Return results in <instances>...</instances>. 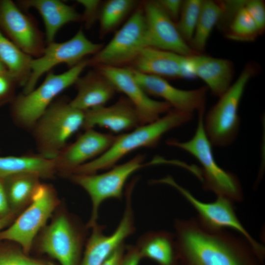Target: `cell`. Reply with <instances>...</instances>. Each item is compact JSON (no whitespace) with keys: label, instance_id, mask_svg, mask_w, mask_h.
I'll list each match as a JSON object with an SVG mask.
<instances>
[{"label":"cell","instance_id":"1","mask_svg":"<svg viewBox=\"0 0 265 265\" xmlns=\"http://www.w3.org/2000/svg\"><path fill=\"white\" fill-rule=\"evenodd\" d=\"M174 234L181 265H261L250 242L225 229H206L197 219H177Z\"/></svg>","mask_w":265,"mask_h":265},{"label":"cell","instance_id":"2","mask_svg":"<svg viewBox=\"0 0 265 265\" xmlns=\"http://www.w3.org/2000/svg\"><path fill=\"white\" fill-rule=\"evenodd\" d=\"M193 113L171 108L156 121L116 135L110 147L96 159L74 170L70 174H87L107 170L128 154L141 148L156 147L168 132L189 122Z\"/></svg>","mask_w":265,"mask_h":265},{"label":"cell","instance_id":"3","mask_svg":"<svg viewBox=\"0 0 265 265\" xmlns=\"http://www.w3.org/2000/svg\"><path fill=\"white\" fill-rule=\"evenodd\" d=\"M204 115L205 111L198 113L196 129L191 139L186 141L168 140L167 144L188 153L200 163L202 168L198 177L205 190L212 191L217 196L227 198L233 202L240 201L243 198V192L238 178L220 167L214 159L212 145L204 129Z\"/></svg>","mask_w":265,"mask_h":265},{"label":"cell","instance_id":"4","mask_svg":"<svg viewBox=\"0 0 265 265\" xmlns=\"http://www.w3.org/2000/svg\"><path fill=\"white\" fill-rule=\"evenodd\" d=\"M84 59L67 71L59 74L48 72L42 83L30 92L16 96L10 103V114L19 127L31 131L35 124L61 92L74 85L84 68Z\"/></svg>","mask_w":265,"mask_h":265},{"label":"cell","instance_id":"5","mask_svg":"<svg viewBox=\"0 0 265 265\" xmlns=\"http://www.w3.org/2000/svg\"><path fill=\"white\" fill-rule=\"evenodd\" d=\"M84 112L73 107L65 98L54 101L31 130L38 154L53 159L68 139L82 128Z\"/></svg>","mask_w":265,"mask_h":265},{"label":"cell","instance_id":"6","mask_svg":"<svg viewBox=\"0 0 265 265\" xmlns=\"http://www.w3.org/2000/svg\"><path fill=\"white\" fill-rule=\"evenodd\" d=\"M257 70L254 64L246 65L237 80L204 115V129L212 145L225 147L235 140L239 127V103L248 82Z\"/></svg>","mask_w":265,"mask_h":265},{"label":"cell","instance_id":"7","mask_svg":"<svg viewBox=\"0 0 265 265\" xmlns=\"http://www.w3.org/2000/svg\"><path fill=\"white\" fill-rule=\"evenodd\" d=\"M148 47L147 29L140 2L108 43L88 59V66L129 67Z\"/></svg>","mask_w":265,"mask_h":265},{"label":"cell","instance_id":"8","mask_svg":"<svg viewBox=\"0 0 265 265\" xmlns=\"http://www.w3.org/2000/svg\"><path fill=\"white\" fill-rule=\"evenodd\" d=\"M144 156L137 155L122 164L115 165L105 172L97 174H73L67 176L89 195L92 210L87 227L92 228L98 222L99 209L102 203L110 198L122 199L125 185L135 171L147 166Z\"/></svg>","mask_w":265,"mask_h":265},{"label":"cell","instance_id":"9","mask_svg":"<svg viewBox=\"0 0 265 265\" xmlns=\"http://www.w3.org/2000/svg\"><path fill=\"white\" fill-rule=\"evenodd\" d=\"M151 183L167 185L176 189L197 212V220L206 229L217 231L231 228L237 231L250 242L256 256L263 263L265 247L255 240L241 224L236 214L232 201L224 197L217 196L216 200L213 202H203L170 176L152 180Z\"/></svg>","mask_w":265,"mask_h":265},{"label":"cell","instance_id":"10","mask_svg":"<svg viewBox=\"0 0 265 265\" xmlns=\"http://www.w3.org/2000/svg\"><path fill=\"white\" fill-rule=\"evenodd\" d=\"M57 203L53 188L40 183L28 206L5 229L0 231V240L17 243L25 253H28L35 237L46 223Z\"/></svg>","mask_w":265,"mask_h":265},{"label":"cell","instance_id":"11","mask_svg":"<svg viewBox=\"0 0 265 265\" xmlns=\"http://www.w3.org/2000/svg\"><path fill=\"white\" fill-rule=\"evenodd\" d=\"M103 46L88 39L81 29L67 41L46 44L42 54L32 59L30 75L23 93H28L34 89L40 77L54 66L65 63L69 68L73 67L85 56L97 53Z\"/></svg>","mask_w":265,"mask_h":265},{"label":"cell","instance_id":"12","mask_svg":"<svg viewBox=\"0 0 265 265\" xmlns=\"http://www.w3.org/2000/svg\"><path fill=\"white\" fill-rule=\"evenodd\" d=\"M0 29L32 58L42 54L46 46L45 35L34 19L11 0H0Z\"/></svg>","mask_w":265,"mask_h":265},{"label":"cell","instance_id":"13","mask_svg":"<svg viewBox=\"0 0 265 265\" xmlns=\"http://www.w3.org/2000/svg\"><path fill=\"white\" fill-rule=\"evenodd\" d=\"M133 189L126 190L125 206L122 217L116 229L110 235L105 234V227L98 223L92 228L86 242L80 265H102L110 254L135 231L132 207Z\"/></svg>","mask_w":265,"mask_h":265},{"label":"cell","instance_id":"14","mask_svg":"<svg viewBox=\"0 0 265 265\" xmlns=\"http://www.w3.org/2000/svg\"><path fill=\"white\" fill-rule=\"evenodd\" d=\"M83 242L82 228L66 215L57 216L46 228L41 237L42 251L60 265H77Z\"/></svg>","mask_w":265,"mask_h":265},{"label":"cell","instance_id":"15","mask_svg":"<svg viewBox=\"0 0 265 265\" xmlns=\"http://www.w3.org/2000/svg\"><path fill=\"white\" fill-rule=\"evenodd\" d=\"M112 83L117 92L124 94L137 110L141 125L153 122L172 108L166 102L151 98L138 83L128 67H94Z\"/></svg>","mask_w":265,"mask_h":265},{"label":"cell","instance_id":"16","mask_svg":"<svg viewBox=\"0 0 265 265\" xmlns=\"http://www.w3.org/2000/svg\"><path fill=\"white\" fill-rule=\"evenodd\" d=\"M149 46L189 56L195 54L181 36L176 23L162 9L158 0L141 2Z\"/></svg>","mask_w":265,"mask_h":265},{"label":"cell","instance_id":"17","mask_svg":"<svg viewBox=\"0 0 265 265\" xmlns=\"http://www.w3.org/2000/svg\"><path fill=\"white\" fill-rule=\"evenodd\" d=\"M129 68L136 81L149 96L162 99L172 109L179 111L191 113L205 111L208 89L207 86L183 90L173 86L164 78L142 74Z\"/></svg>","mask_w":265,"mask_h":265},{"label":"cell","instance_id":"18","mask_svg":"<svg viewBox=\"0 0 265 265\" xmlns=\"http://www.w3.org/2000/svg\"><path fill=\"white\" fill-rule=\"evenodd\" d=\"M84 131L73 143L66 145L53 159L56 172L67 176L77 168L105 153L116 136L94 129Z\"/></svg>","mask_w":265,"mask_h":265},{"label":"cell","instance_id":"19","mask_svg":"<svg viewBox=\"0 0 265 265\" xmlns=\"http://www.w3.org/2000/svg\"><path fill=\"white\" fill-rule=\"evenodd\" d=\"M129 67L142 74L165 79L195 77L187 56L150 47L144 49Z\"/></svg>","mask_w":265,"mask_h":265},{"label":"cell","instance_id":"20","mask_svg":"<svg viewBox=\"0 0 265 265\" xmlns=\"http://www.w3.org/2000/svg\"><path fill=\"white\" fill-rule=\"evenodd\" d=\"M140 125L137 110L131 101L123 96L111 105L84 111L82 129L86 130L99 127L119 133L131 131Z\"/></svg>","mask_w":265,"mask_h":265},{"label":"cell","instance_id":"21","mask_svg":"<svg viewBox=\"0 0 265 265\" xmlns=\"http://www.w3.org/2000/svg\"><path fill=\"white\" fill-rule=\"evenodd\" d=\"M187 58L194 76L203 80L213 95L219 97L231 85L234 66L231 60L201 53Z\"/></svg>","mask_w":265,"mask_h":265},{"label":"cell","instance_id":"22","mask_svg":"<svg viewBox=\"0 0 265 265\" xmlns=\"http://www.w3.org/2000/svg\"><path fill=\"white\" fill-rule=\"evenodd\" d=\"M74 85L77 92L70 104L84 112L106 106L117 92L111 81L95 68L80 76Z\"/></svg>","mask_w":265,"mask_h":265},{"label":"cell","instance_id":"23","mask_svg":"<svg viewBox=\"0 0 265 265\" xmlns=\"http://www.w3.org/2000/svg\"><path fill=\"white\" fill-rule=\"evenodd\" d=\"M19 6L33 8L41 15L45 26L46 44L54 41L58 30L64 25L81 21V14L72 6L58 0H22Z\"/></svg>","mask_w":265,"mask_h":265},{"label":"cell","instance_id":"24","mask_svg":"<svg viewBox=\"0 0 265 265\" xmlns=\"http://www.w3.org/2000/svg\"><path fill=\"white\" fill-rule=\"evenodd\" d=\"M136 246L141 257L160 265H175L178 259L174 235L166 231L147 232L138 238Z\"/></svg>","mask_w":265,"mask_h":265},{"label":"cell","instance_id":"25","mask_svg":"<svg viewBox=\"0 0 265 265\" xmlns=\"http://www.w3.org/2000/svg\"><path fill=\"white\" fill-rule=\"evenodd\" d=\"M56 172L53 159L39 154L0 156V177L21 173H33L41 178L53 177Z\"/></svg>","mask_w":265,"mask_h":265},{"label":"cell","instance_id":"26","mask_svg":"<svg viewBox=\"0 0 265 265\" xmlns=\"http://www.w3.org/2000/svg\"><path fill=\"white\" fill-rule=\"evenodd\" d=\"M41 177L33 173H21L3 178V186L11 212L16 213L25 204L30 202Z\"/></svg>","mask_w":265,"mask_h":265},{"label":"cell","instance_id":"27","mask_svg":"<svg viewBox=\"0 0 265 265\" xmlns=\"http://www.w3.org/2000/svg\"><path fill=\"white\" fill-rule=\"evenodd\" d=\"M32 58L17 47L0 29V59L18 85L24 87L26 84L31 73Z\"/></svg>","mask_w":265,"mask_h":265},{"label":"cell","instance_id":"28","mask_svg":"<svg viewBox=\"0 0 265 265\" xmlns=\"http://www.w3.org/2000/svg\"><path fill=\"white\" fill-rule=\"evenodd\" d=\"M140 2L135 0H108L102 2L98 20L100 37L116 31L130 17Z\"/></svg>","mask_w":265,"mask_h":265},{"label":"cell","instance_id":"29","mask_svg":"<svg viewBox=\"0 0 265 265\" xmlns=\"http://www.w3.org/2000/svg\"><path fill=\"white\" fill-rule=\"evenodd\" d=\"M219 1L203 0L192 38L188 45L198 53L203 52L214 27L217 25L222 14Z\"/></svg>","mask_w":265,"mask_h":265},{"label":"cell","instance_id":"30","mask_svg":"<svg viewBox=\"0 0 265 265\" xmlns=\"http://www.w3.org/2000/svg\"><path fill=\"white\" fill-rule=\"evenodd\" d=\"M225 34L231 40L248 42L254 41L260 33L244 5L233 19Z\"/></svg>","mask_w":265,"mask_h":265},{"label":"cell","instance_id":"31","mask_svg":"<svg viewBox=\"0 0 265 265\" xmlns=\"http://www.w3.org/2000/svg\"><path fill=\"white\" fill-rule=\"evenodd\" d=\"M202 1L201 0L183 1L180 14L176 25L181 36L188 44L192 38Z\"/></svg>","mask_w":265,"mask_h":265},{"label":"cell","instance_id":"32","mask_svg":"<svg viewBox=\"0 0 265 265\" xmlns=\"http://www.w3.org/2000/svg\"><path fill=\"white\" fill-rule=\"evenodd\" d=\"M13 242L0 240V265H45L26 256L18 250Z\"/></svg>","mask_w":265,"mask_h":265},{"label":"cell","instance_id":"33","mask_svg":"<svg viewBox=\"0 0 265 265\" xmlns=\"http://www.w3.org/2000/svg\"><path fill=\"white\" fill-rule=\"evenodd\" d=\"M77 1L84 8L83 14L81 15V21L87 28H89L98 20L102 2L99 0H78Z\"/></svg>","mask_w":265,"mask_h":265},{"label":"cell","instance_id":"34","mask_svg":"<svg viewBox=\"0 0 265 265\" xmlns=\"http://www.w3.org/2000/svg\"><path fill=\"white\" fill-rule=\"evenodd\" d=\"M18 83L9 72L0 75V106L10 104L15 97Z\"/></svg>","mask_w":265,"mask_h":265},{"label":"cell","instance_id":"35","mask_svg":"<svg viewBox=\"0 0 265 265\" xmlns=\"http://www.w3.org/2000/svg\"><path fill=\"white\" fill-rule=\"evenodd\" d=\"M244 8L256 23L260 34L265 29V5L263 0H246Z\"/></svg>","mask_w":265,"mask_h":265},{"label":"cell","instance_id":"36","mask_svg":"<svg viewBox=\"0 0 265 265\" xmlns=\"http://www.w3.org/2000/svg\"><path fill=\"white\" fill-rule=\"evenodd\" d=\"M160 6L175 23L177 22L182 8L183 1L181 0H159Z\"/></svg>","mask_w":265,"mask_h":265},{"label":"cell","instance_id":"37","mask_svg":"<svg viewBox=\"0 0 265 265\" xmlns=\"http://www.w3.org/2000/svg\"><path fill=\"white\" fill-rule=\"evenodd\" d=\"M141 258L136 246H129L120 265H138Z\"/></svg>","mask_w":265,"mask_h":265},{"label":"cell","instance_id":"38","mask_svg":"<svg viewBox=\"0 0 265 265\" xmlns=\"http://www.w3.org/2000/svg\"><path fill=\"white\" fill-rule=\"evenodd\" d=\"M124 243L116 248L108 257L102 265H120L124 256Z\"/></svg>","mask_w":265,"mask_h":265},{"label":"cell","instance_id":"39","mask_svg":"<svg viewBox=\"0 0 265 265\" xmlns=\"http://www.w3.org/2000/svg\"><path fill=\"white\" fill-rule=\"evenodd\" d=\"M12 213L13 212H11L9 208L4 188L3 178L0 177V219Z\"/></svg>","mask_w":265,"mask_h":265},{"label":"cell","instance_id":"40","mask_svg":"<svg viewBox=\"0 0 265 265\" xmlns=\"http://www.w3.org/2000/svg\"><path fill=\"white\" fill-rule=\"evenodd\" d=\"M16 213H12L0 219V231L10 225L15 219Z\"/></svg>","mask_w":265,"mask_h":265},{"label":"cell","instance_id":"41","mask_svg":"<svg viewBox=\"0 0 265 265\" xmlns=\"http://www.w3.org/2000/svg\"><path fill=\"white\" fill-rule=\"evenodd\" d=\"M8 72L7 68L4 63L0 59V75Z\"/></svg>","mask_w":265,"mask_h":265}]
</instances>
